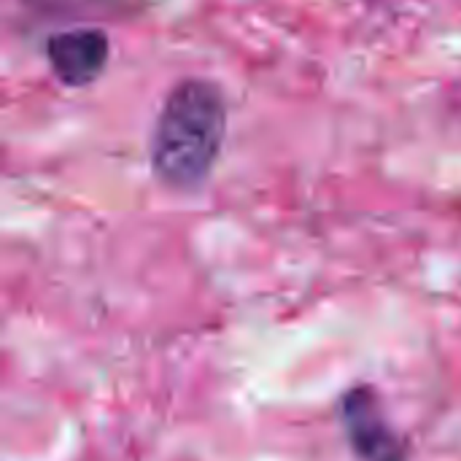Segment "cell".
<instances>
[{
  "mask_svg": "<svg viewBox=\"0 0 461 461\" xmlns=\"http://www.w3.org/2000/svg\"><path fill=\"white\" fill-rule=\"evenodd\" d=\"M227 97L211 78H181L165 95L151 132V170L173 192L200 189L221 154Z\"/></svg>",
  "mask_w": 461,
  "mask_h": 461,
  "instance_id": "cell-1",
  "label": "cell"
},
{
  "mask_svg": "<svg viewBox=\"0 0 461 461\" xmlns=\"http://www.w3.org/2000/svg\"><path fill=\"white\" fill-rule=\"evenodd\" d=\"M340 421L354 454L362 461H408V443L389 424L373 386L359 384L343 394Z\"/></svg>",
  "mask_w": 461,
  "mask_h": 461,
  "instance_id": "cell-2",
  "label": "cell"
},
{
  "mask_svg": "<svg viewBox=\"0 0 461 461\" xmlns=\"http://www.w3.org/2000/svg\"><path fill=\"white\" fill-rule=\"evenodd\" d=\"M111 41L100 27H70L46 38V59L65 86H86L97 81L108 65Z\"/></svg>",
  "mask_w": 461,
  "mask_h": 461,
  "instance_id": "cell-3",
  "label": "cell"
}]
</instances>
